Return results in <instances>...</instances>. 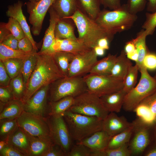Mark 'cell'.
Returning a JSON list of instances; mask_svg holds the SVG:
<instances>
[{"mask_svg": "<svg viewBox=\"0 0 156 156\" xmlns=\"http://www.w3.org/2000/svg\"><path fill=\"white\" fill-rule=\"evenodd\" d=\"M74 23L78 33L77 40L90 49L97 45L98 40L106 38L109 42L114 35L99 25L95 20L89 17L78 9L71 16L68 17Z\"/></svg>", "mask_w": 156, "mask_h": 156, "instance_id": "obj_2", "label": "cell"}, {"mask_svg": "<svg viewBox=\"0 0 156 156\" xmlns=\"http://www.w3.org/2000/svg\"><path fill=\"white\" fill-rule=\"evenodd\" d=\"M13 99L12 96L8 88L0 87V102L7 103Z\"/></svg>", "mask_w": 156, "mask_h": 156, "instance_id": "obj_53", "label": "cell"}, {"mask_svg": "<svg viewBox=\"0 0 156 156\" xmlns=\"http://www.w3.org/2000/svg\"><path fill=\"white\" fill-rule=\"evenodd\" d=\"M18 127L17 119L0 120V140L6 139Z\"/></svg>", "mask_w": 156, "mask_h": 156, "instance_id": "obj_38", "label": "cell"}, {"mask_svg": "<svg viewBox=\"0 0 156 156\" xmlns=\"http://www.w3.org/2000/svg\"><path fill=\"white\" fill-rule=\"evenodd\" d=\"M49 86L41 88L23 104L24 110L45 117L47 111V100Z\"/></svg>", "mask_w": 156, "mask_h": 156, "instance_id": "obj_14", "label": "cell"}, {"mask_svg": "<svg viewBox=\"0 0 156 156\" xmlns=\"http://www.w3.org/2000/svg\"><path fill=\"white\" fill-rule=\"evenodd\" d=\"M52 55L63 75L68 76L70 66L75 55L62 51H55Z\"/></svg>", "mask_w": 156, "mask_h": 156, "instance_id": "obj_31", "label": "cell"}, {"mask_svg": "<svg viewBox=\"0 0 156 156\" xmlns=\"http://www.w3.org/2000/svg\"><path fill=\"white\" fill-rule=\"evenodd\" d=\"M63 117L71 137L78 142L102 130L103 120L67 110Z\"/></svg>", "mask_w": 156, "mask_h": 156, "instance_id": "obj_4", "label": "cell"}, {"mask_svg": "<svg viewBox=\"0 0 156 156\" xmlns=\"http://www.w3.org/2000/svg\"><path fill=\"white\" fill-rule=\"evenodd\" d=\"M18 47L19 49L27 53L36 51L34 49L33 46L30 40L25 37L18 40Z\"/></svg>", "mask_w": 156, "mask_h": 156, "instance_id": "obj_48", "label": "cell"}, {"mask_svg": "<svg viewBox=\"0 0 156 156\" xmlns=\"http://www.w3.org/2000/svg\"><path fill=\"white\" fill-rule=\"evenodd\" d=\"M132 122L133 131L129 148L131 155H138L142 153L149 144L150 129L153 126L144 123L138 118Z\"/></svg>", "mask_w": 156, "mask_h": 156, "instance_id": "obj_11", "label": "cell"}, {"mask_svg": "<svg viewBox=\"0 0 156 156\" xmlns=\"http://www.w3.org/2000/svg\"><path fill=\"white\" fill-rule=\"evenodd\" d=\"M141 77L137 85L125 97L122 108L126 112L134 111L146 97L156 90V79L148 73L144 66L139 70Z\"/></svg>", "mask_w": 156, "mask_h": 156, "instance_id": "obj_5", "label": "cell"}, {"mask_svg": "<svg viewBox=\"0 0 156 156\" xmlns=\"http://www.w3.org/2000/svg\"><path fill=\"white\" fill-rule=\"evenodd\" d=\"M117 56V54H109L106 57L98 60L89 74L101 76L110 75Z\"/></svg>", "mask_w": 156, "mask_h": 156, "instance_id": "obj_27", "label": "cell"}, {"mask_svg": "<svg viewBox=\"0 0 156 156\" xmlns=\"http://www.w3.org/2000/svg\"><path fill=\"white\" fill-rule=\"evenodd\" d=\"M51 7L60 18L71 16L79 9L77 0H55Z\"/></svg>", "mask_w": 156, "mask_h": 156, "instance_id": "obj_24", "label": "cell"}, {"mask_svg": "<svg viewBox=\"0 0 156 156\" xmlns=\"http://www.w3.org/2000/svg\"><path fill=\"white\" fill-rule=\"evenodd\" d=\"M0 156H25L23 153L7 144L0 150Z\"/></svg>", "mask_w": 156, "mask_h": 156, "instance_id": "obj_49", "label": "cell"}, {"mask_svg": "<svg viewBox=\"0 0 156 156\" xmlns=\"http://www.w3.org/2000/svg\"><path fill=\"white\" fill-rule=\"evenodd\" d=\"M93 49L97 56H102L104 55L105 50L98 46H96Z\"/></svg>", "mask_w": 156, "mask_h": 156, "instance_id": "obj_58", "label": "cell"}, {"mask_svg": "<svg viewBox=\"0 0 156 156\" xmlns=\"http://www.w3.org/2000/svg\"><path fill=\"white\" fill-rule=\"evenodd\" d=\"M145 156H156V145L147 151L144 154Z\"/></svg>", "mask_w": 156, "mask_h": 156, "instance_id": "obj_59", "label": "cell"}, {"mask_svg": "<svg viewBox=\"0 0 156 156\" xmlns=\"http://www.w3.org/2000/svg\"><path fill=\"white\" fill-rule=\"evenodd\" d=\"M108 39L106 38H103L100 39L98 41L97 45L103 49L105 50L109 49V42Z\"/></svg>", "mask_w": 156, "mask_h": 156, "instance_id": "obj_54", "label": "cell"}, {"mask_svg": "<svg viewBox=\"0 0 156 156\" xmlns=\"http://www.w3.org/2000/svg\"><path fill=\"white\" fill-rule=\"evenodd\" d=\"M65 77L52 54L38 52L36 65L25 85L21 101L24 104L43 87Z\"/></svg>", "mask_w": 156, "mask_h": 156, "instance_id": "obj_1", "label": "cell"}, {"mask_svg": "<svg viewBox=\"0 0 156 156\" xmlns=\"http://www.w3.org/2000/svg\"><path fill=\"white\" fill-rule=\"evenodd\" d=\"M53 144L51 137L30 136L29 156H42Z\"/></svg>", "mask_w": 156, "mask_h": 156, "instance_id": "obj_25", "label": "cell"}, {"mask_svg": "<svg viewBox=\"0 0 156 156\" xmlns=\"http://www.w3.org/2000/svg\"><path fill=\"white\" fill-rule=\"evenodd\" d=\"M11 79L8 75L2 61L0 60V87H9Z\"/></svg>", "mask_w": 156, "mask_h": 156, "instance_id": "obj_46", "label": "cell"}, {"mask_svg": "<svg viewBox=\"0 0 156 156\" xmlns=\"http://www.w3.org/2000/svg\"><path fill=\"white\" fill-rule=\"evenodd\" d=\"M101 4L105 8L113 10L121 7V0H100Z\"/></svg>", "mask_w": 156, "mask_h": 156, "instance_id": "obj_52", "label": "cell"}, {"mask_svg": "<svg viewBox=\"0 0 156 156\" xmlns=\"http://www.w3.org/2000/svg\"><path fill=\"white\" fill-rule=\"evenodd\" d=\"M143 65L147 70L156 69V54L149 52L145 57Z\"/></svg>", "mask_w": 156, "mask_h": 156, "instance_id": "obj_45", "label": "cell"}, {"mask_svg": "<svg viewBox=\"0 0 156 156\" xmlns=\"http://www.w3.org/2000/svg\"><path fill=\"white\" fill-rule=\"evenodd\" d=\"M52 47L54 52H67L74 55L90 49L78 40H75L69 39L55 38Z\"/></svg>", "mask_w": 156, "mask_h": 156, "instance_id": "obj_20", "label": "cell"}, {"mask_svg": "<svg viewBox=\"0 0 156 156\" xmlns=\"http://www.w3.org/2000/svg\"><path fill=\"white\" fill-rule=\"evenodd\" d=\"M7 144V139L0 140V150Z\"/></svg>", "mask_w": 156, "mask_h": 156, "instance_id": "obj_60", "label": "cell"}, {"mask_svg": "<svg viewBox=\"0 0 156 156\" xmlns=\"http://www.w3.org/2000/svg\"><path fill=\"white\" fill-rule=\"evenodd\" d=\"M18 40L10 33L6 36L0 42L12 49H19L18 47Z\"/></svg>", "mask_w": 156, "mask_h": 156, "instance_id": "obj_51", "label": "cell"}, {"mask_svg": "<svg viewBox=\"0 0 156 156\" xmlns=\"http://www.w3.org/2000/svg\"><path fill=\"white\" fill-rule=\"evenodd\" d=\"M75 24L73 20L68 18H59L55 28V38L77 40L75 34Z\"/></svg>", "mask_w": 156, "mask_h": 156, "instance_id": "obj_21", "label": "cell"}, {"mask_svg": "<svg viewBox=\"0 0 156 156\" xmlns=\"http://www.w3.org/2000/svg\"><path fill=\"white\" fill-rule=\"evenodd\" d=\"M140 104L146 105L156 116V90L145 98Z\"/></svg>", "mask_w": 156, "mask_h": 156, "instance_id": "obj_47", "label": "cell"}, {"mask_svg": "<svg viewBox=\"0 0 156 156\" xmlns=\"http://www.w3.org/2000/svg\"><path fill=\"white\" fill-rule=\"evenodd\" d=\"M5 25L6 28L18 40L25 36L21 25L14 18L9 17L8 22L5 23Z\"/></svg>", "mask_w": 156, "mask_h": 156, "instance_id": "obj_40", "label": "cell"}, {"mask_svg": "<svg viewBox=\"0 0 156 156\" xmlns=\"http://www.w3.org/2000/svg\"><path fill=\"white\" fill-rule=\"evenodd\" d=\"M146 20L142 26L148 36L152 35L156 27V11L153 13L146 12Z\"/></svg>", "mask_w": 156, "mask_h": 156, "instance_id": "obj_41", "label": "cell"}, {"mask_svg": "<svg viewBox=\"0 0 156 156\" xmlns=\"http://www.w3.org/2000/svg\"><path fill=\"white\" fill-rule=\"evenodd\" d=\"M127 57L130 60L135 61V62L138 60V53L137 50L136 49L133 52L126 54Z\"/></svg>", "mask_w": 156, "mask_h": 156, "instance_id": "obj_57", "label": "cell"}, {"mask_svg": "<svg viewBox=\"0 0 156 156\" xmlns=\"http://www.w3.org/2000/svg\"><path fill=\"white\" fill-rule=\"evenodd\" d=\"M48 11L50 15L49 25L45 33L41 50L38 52L52 54L55 52L52 47L55 40V26L60 18L51 6Z\"/></svg>", "mask_w": 156, "mask_h": 156, "instance_id": "obj_17", "label": "cell"}, {"mask_svg": "<svg viewBox=\"0 0 156 156\" xmlns=\"http://www.w3.org/2000/svg\"><path fill=\"white\" fill-rule=\"evenodd\" d=\"M133 128L132 122V125L130 127L111 137L105 150L114 149L129 143L131 136Z\"/></svg>", "mask_w": 156, "mask_h": 156, "instance_id": "obj_32", "label": "cell"}, {"mask_svg": "<svg viewBox=\"0 0 156 156\" xmlns=\"http://www.w3.org/2000/svg\"><path fill=\"white\" fill-rule=\"evenodd\" d=\"M154 77L156 79V73Z\"/></svg>", "mask_w": 156, "mask_h": 156, "instance_id": "obj_61", "label": "cell"}, {"mask_svg": "<svg viewBox=\"0 0 156 156\" xmlns=\"http://www.w3.org/2000/svg\"><path fill=\"white\" fill-rule=\"evenodd\" d=\"M7 144L24 154L29 156L30 136L19 127L6 139Z\"/></svg>", "mask_w": 156, "mask_h": 156, "instance_id": "obj_18", "label": "cell"}, {"mask_svg": "<svg viewBox=\"0 0 156 156\" xmlns=\"http://www.w3.org/2000/svg\"><path fill=\"white\" fill-rule=\"evenodd\" d=\"M93 49L75 55L70 64L68 77H83L89 73L98 61Z\"/></svg>", "mask_w": 156, "mask_h": 156, "instance_id": "obj_13", "label": "cell"}, {"mask_svg": "<svg viewBox=\"0 0 156 156\" xmlns=\"http://www.w3.org/2000/svg\"><path fill=\"white\" fill-rule=\"evenodd\" d=\"M87 91L83 77H65L49 86L48 97L49 101H55L63 98H74Z\"/></svg>", "mask_w": 156, "mask_h": 156, "instance_id": "obj_6", "label": "cell"}, {"mask_svg": "<svg viewBox=\"0 0 156 156\" xmlns=\"http://www.w3.org/2000/svg\"><path fill=\"white\" fill-rule=\"evenodd\" d=\"M83 77L87 91L99 97L119 91L123 87V80L110 75L88 74Z\"/></svg>", "mask_w": 156, "mask_h": 156, "instance_id": "obj_8", "label": "cell"}, {"mask_svg": "<svg viewBox=\"0 0 156 156\" xmlns=\"http://www.w3.org/2000/svg\"><path fill=\"white\" fill-rule=\"evenodd\" d=\"M37 55L38 52L36 51H34L27 58L23 60L21 73L25 86L35 67Z\"/></svg>", "mask_w": 156, "mask_h": 156, "instance_id": "obj_33", "label": "cell"}, {"mask_svg": "<svg viewBox=\"0 0 156 156\" xmlns=\"http://www.w3.org/2000/svg\"><path fill=\"white\" fill-rule=\"evenodd\" d=\"M25 85L21 73L11 79L9 86L7 88L11 92L13 99L21 100L25 89Z\"/></svg>", "mask_w": 156, "mask_h": 156, "instance_id": "obj_34", "label": "cell"}, {"mask_svg": "<svg viewBox=\"0 0 156 156\" xmlns=\"http://www.w3.org/2000/svg\"><path fill=\"white\" fill-rule=\"evenodd\" d=\"M73 97L68 96L55 101H49L48 115L54 116H63L64 113L73 104Z\"/></svg>", "mask_w": 156, "mask_h": 156, "instance_id": "obj_28", "label": "cell"}, {"mask_svg": "<svg viewBox=\"0 0 156 156\" xmlns=\"http://www.w3.org/2000/svg\"><path fill=\"white\" fill-rule=\"evenodd\" d=\"M23 60L16 58L1 60L11 79L16 77L21 73Z\"/></svg>", "mask_w": 156, "mask_h": 156, "instance_id": "obj_37", "label": "cell"}, {"mask_svg": "<svg viewBox=\"0 0 156 156\" xmlns=\"http://www.w3.org/2000/svg\"><path fill=\"white\" fill-rule=\"evenodd\" d=\"M147 11L153 13L156 11V0H147Z\"/></svg>", "mask_w": 156, "mask_h": 156, "instance_id": "obj_56", "label": "cell"}, {"mask_svg": "<svg viewBox=\"0 0 156 156\" xmlns=\"http://www.w3.org/2000/svg\"><path fill=\"white\" fill-rule=\"evenodd\" d=\"M156 125V122H155V125Z\"/></svg>", "mask_w": 156, "mask_h": 156, "instance_id": "obj_64", "label": "cell"}, {"mask_svg": "<svg viewBox=\"0 0 156 156\" xmlns=\"http://www.w3.org/2000/svg\"><path fill=\"white\" fill-rule=\"evenodd\" d=\"M132 64L126 55L124 50L117 56L110 75L124 80Z\"/></svg>", "mask_w": 156, "mask_h": 156, "instance_id": "obj_26", "label": "cell"}, {"mask_svg": "<svg viewBox=\"0 0 156 156\" xmlns=\"http://www.w3.org/2000/svg\"><path fill=\"white\" fill-rule=\"evenodd\" d=\"M132 125L124 116H119L115 112H109L103 120L102 130L110 136L117 134L127 129Z\"/></svg>", "mask_w": 156, "mask_h": 156, "instance_id": "obj_15", "label": "cell"}, {"mask_svg": "<svg viewBox=\"0 0 156 156\" xmlns=\"http://www.w3.org/2000/svg\"><path fill=\"white\" fill-rule=\"evenodd\" d=\"M138 71V67L136 64L134 66L132 65L123 80L122 89L126 94L135 87L137 82Z\"/></svg>", "mask_w": 156, "mask_h": 156, "instance_id": "obj_39", "label": "cell"}, {"mask_svg": "<svg viewBox=\"0 0 156 156\" xmlns=\"http://www.w3.org/2000/svg\"><path fill=\"white\" fill-rule=\"evenodd\" d=\"M111 137L102 130L95 132L77 142L86 146L92 151H103L106 149Z\"/></svg>", "mask_w": 156, "mask_h": 156, "instance_id": "obj_19", "label": "cell"}, {"mask_svg": "<svg viewBox=\"0 0 156 156\" xmlns=\"http://www.w3.org/2000/svg\"><path fill=\"white\" fill-rule=\"evenodd\" d=\"M133 111L138 118L144 123L151 126L155 125L156 116L146 105L140 104Z\"/></svg>", "mask_w": 156, "mask_h": 156, "instance_id": "obj_36", "label": "cell"}, {"mask_svg": "<svg viewBox=\"0 0 156 156\" xmlns=\"http://www.w3.org/2000/svg\"><path fill=\"white\" fill-rule=\"evenodd\" d=\"M36 0V1H40V0Z\"/></svg>", "mask_w": 156, "mask_h": 156, "instance_id": "obj_63", "label": "cell"}, {"mask_svg": "<svg viewBox=\"0 0 156 156\" xmlns=\"http://www.w3.org/2000/svg\"><path fill=\"white\" fill-rule=\"evenodd\" d=\"M0 120L17 119L24 110L23 103L20 101L13 99L7 103L0 102Z\"/></svg>", "mask_w": 156, "mask_h": 156, "instance_id": "obj_23", "label": "cell"}, {"mask_svg": "<svg viewBox=\"0 0 156 156\" xmlns=\"http://www.w3.org/2000/svg\"><path fill=\"white\" fill-rule=\"evenodd\" d=\"M42 156H66V154L60 146L54 143Z\"/></svg>", "mask_w": 156, "mask_h": 156, "instance_id": "obj_50", "label": "cell"}, {"mask_svg": "<svg viewBox=\"0 0 156 156\" xmlns=\"http://www.w3.org/2000/svg\"><path fill=\"white\" fill-rule=\"evenodd\" d=\"M148 36L145 31L142 29L137 34L136 37L131 40L134 43L138 53V57L136 64L139 70L144 67L143 61L146 54L149 51L146 44V38Z\"/></svg>", "mask_w": 156, "mask_h": 156, "instance_id": "obj_29", "label": "cell"}, {"mask_svg": "<svg viewBox=\"0 0 156 156\" xmlns=\"http://www.w3.org/2000/svg\"><path fill=\"white\" fill-rule=\"evenodd\" d=\"M55 0H29L25 3L29 14V21L32 25L31 31L35 36L39 35L43 21Z\"/></svg>", "mask_w": 156, "mask_h": 156, "instance_id": "obj_12", "label": "cell"}, {"mask_svg": "<svg viewBox=\"0 0 156 156\" xmlns=\"http://www.w3.org/2000/svg\"><path fill=\"white\" fill-rule=\"evenodd\" d=\"M17 121L18 126L30 136L51 137L45 116L24 111Z\"/></svg>", "mask_w": 156, "mask_h": 156, "instance_id": "obj_10", "label": "cell"}, {"mask_svg": "<svg viewBox=\"0 0 156 156\" xmlns=\"http://www.w3.org/2000/svg\"><path fill=\"white\" fill-rule=\"evenodd\" d=\"M32 52L27 53L20 49H12L2 43H0V60L9 58H16L24 60L29 56Z\"/></svg>", "mask_w": 156, "mask_h": 156, "instance_id": "obj_35", "label": "cell"}, {"mask_svg": "<svg viewBox=\"0 0 156 156\" xmlns=\"http://www.w3.org/2000/svg\"><path fill=\"white\" fill-rule=\"evenodd\" d=\"M53 143L60 146L66 154L73 145V140L63 116L48 115L45 117Z\"/></svg>", "mask_w": 156, "mask_h": 156, "instance_id": "obj_9", "label": "cell"}, {"mask_svg": "<svg viewBox=\"0 0 156 156\" xmlns=\"http://www.w3.org/2000/svg\"><path fill=\"white\" fill-rule=\"evenodd\" d=\"M92 151L86 146L77 142L73 146L66 156H90Z\"/></svg>", "mask_w": 156, "mask_h": 156, "instance_id": "obj_42", "label": "cell"}, {"mask_svg": "<svg viewBox=\"0 0 156 156\" xmlns=\"http://www.w3.org/2000/svg\"><path fill=\"white\" fill-rule=\"evenodd\" d=\"M105 156H130L131 152L129 148V143L119 147L104 150Z\"/></svg>", "mask_w": 156, "mask_h": 156, "instance_id": "obj_44", "label": "cell"}, {"mask_svg": "<svg viewBox=\"0 0 156 156\" xmlns=\"http://www.w3.org/2000/svg\"><path fill=\"white\" fill-rule=\"evenodd\" d=\"M135 49V45L131 40L126 43L124 50L126 54L131 53Z\"/></svg>", "mask_w": 156, "mask_h": 156, "instance_id": "obj_55", "label": "cell"}, {"mask_svg": "<svg viewBox=\"0 0 156 156\" xmlns=\"http://www.w3.org/2000/svg\"><path fill=\"white\" fill-rule=\"evenodd\" d=\"M147 3V0H128L126 5L130 13L136 15L144 10Z\"/></svg>", "mask_w": 156, "mask_h": 156, "instance_id": "obj_43", "label": "cell"}, {"mask_svg": "<svg viewBox=\"0 0 156 156\" xmlns=\"http://www.w3.org/2000/svg\"><path fill=\"white\" fill-rule=\"evenodd\" d=\"M68 110L72 112L103 120L109 113L100 97L88 91L74 98V103Z\"/></svg>", "mask_w": 156, "mask_h": 156, "instance_id": "obj_7", "label": "cell"}, {"mask_svg": "<svg viewBox=\"0 0 156 156\" xmlns=\"http://www.w3.org/2000/svg\"><path fill=\"white\" fill-rule=\"evenodd\" d=\"M23 5L22 1H18L13 4L8 6L6 14L8 17L13 18L19 23L25 33V37L30 40L33 44L34 49L37 51L38 49L36 43L32 36L29 26L23 12Z\"/></svg>", "mask_w": 156, "mask_h": 156, "instance_id": "obj_16", "label": "cell"}, {"mask_svg": "<svg viewBox=\"0 0 156 156\" xmlns=\"http://www.w3.org/2000/svg\"><path fill=\"white\" fill-rule=\"evenodd\" d=\"M156 129H155V136H156Z\"/></svg>", "mask_w": 156, "mask_h": 156, "instance_id": "obj_62", "label": "cell"}, {"mask_svg": "<svg viewBox=\"0 0 156 156\" xmlns=\"http://www.w3.org/2000/svg\"><path fill=\"white\" fill-rule=\"evenodd\" d=\"M78 8L91 18L95 20L101 11L100 0H77Z\"/></svg>", "mask_w": 156, "mask_h": 156, "instance_id": "obj_30", "label": "cell"}, {"mask_svg": "<svg viewBox=\"0 0 156 156\" xmlns=\"http://www.w3.org/2000/svg\"><path fill=\"white\" fill-rule=\"evenodd\" d=\"M137 19L136 14L130 13L126 4L114 10H101L96 21L103 28L114 35L129 29Z\"/></svg>", "mask_w": 156, "mask_h": 156, "instance_id": "obj_3", "label": "cell"}, {"mask_svg": "<svg viewBox=\"0 0 156 156\" xmlns=\"http://www.w3.org/2000/svg\"><path fill=\"white\" fill-rule=\"evenodd\" d=\"M126 93L122 89L119 91L100 97L106 109L109 112H120Z\"/></svg>", "mask_w": 156, "mask_h": 156, "instance_id": "obj_22", "label": "cell"}]
</instances>
